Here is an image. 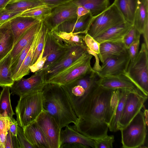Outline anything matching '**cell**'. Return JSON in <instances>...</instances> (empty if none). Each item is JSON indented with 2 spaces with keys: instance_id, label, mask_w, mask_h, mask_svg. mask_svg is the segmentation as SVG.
<instances>
[{
  "instance_id": "2",
  "label": "cell",
  "mask_w": 148,
  "mask_h": 148,
  "mask_svg": "<svg viewBox=\"0 0 148 148\" xmlns=\"http://www.w3.org/2000/svg\"><path fill=\"white\" fill-rule=\"evenodd\" d=\"M42 93L43 110L54 119L61 129L71 123H76L78 117L60 85L47 83Z\"/></svg>"
},
{
  "instance_id": "44",
  "label": "cell",
  "mask_w": 148,
  "mask_h": 148,
  "mask_svg": "<svg viewBox=\"0 0 148 148\" xmlns=\"http://www.w3.org/2000/svg\"><path fill=\"white\" fill-rule=\"evenodd\" d=\"M43 51V50L36 62L30 67V71L31 72L35 73L43 67L46 60V58L42 56Z\"/></svg>"
},
{
  "instance_id": "52",
  "label": "cell",
  "mask_w": 148,
  "mask_h": 148,
  "mask_svg": "<svg viewBox=\"0 0 148 148\" xmlns=\"http://www.w3.org/2000/svg\"><path fill=\"white\" fill-rule=\"evenodd\" d=\"M20 0H10V1L9 2V3H12L16 2V1H20Z\"/></svg>"
},
{
  "instance_id": "22",
  "label": "cell",
  "mask_w": 148,
  "mask_h": 148,
  "mask_svg": "<svg viewBox=\"0 0 148 148\" xmlns=\"http://www.w3.org/2000/svg\"><path fill=\"white\" fill-rule=\"evenodd\" d=\"M23 129L26 138L35 148H50L45 136L35 121Z\"/></svg>"
},
{
  "instance_id": "46",
  "label": "cell",
  "mask_w": 148,
  "mask_h": 148,
  "mask_svg": "<svg viewBox=\"0 0 148 148\" xmlns=\"http://www.w3.org/2000/svg\"><path fill=\"white\" fill-rule=\"evenodd\" d=\"M87 51L89 54L92 55L95 58V62L93 67H92V69L94 71L97 73L99 72L101 69V66L99 64V59L98 54L88 49H87Z\"/></svg>"
},
{
  "instance_id": "32",
  "label": "cell",
  "mask_w": 148,
  "mask_h": 148,
  "mask_svg": "<svg viewBox=\"0 0 148 148\" xmlns=\"http://www.w3.org/2000/svg\"><path fill=\"white\" fill-rule=\"evenodd\" d=\"M51 10L45 5L38 6L23 12L19 15L32 17L40 21H44L50 14Z\"/></svg>"
},
{
  "instance_id": "42",
  "label": "cell",
  "mask_w": 148,
  "mask_h": 148,
  "mask_svg": "<svg viewBox=\"0 0 148 148\" xmlns=\"http://www.w3.org/2000/svg\"><path fill=\"white\" fill-rule=\"evenodd\" d=\"M22 12H13L5 8L0 10V22H5L19 15Z\"/></svg>"
},
{
  "instance_id": "10",
  "label": "cell",
  "mask_w": 148,
  "mask_h": 148,
  "mask_svg": "<svg viewBox=\"0 0 148 148\" xmlns=\"http://www.w3.org/2000/svg\"><path fill=\"white\" fill-rule=\"evenodd\" d=\"M147 98L142 93L129 91L119 121L118 130L125 127L141 110Z\"/></svg>"
},
{
  "instance_id": "47",
  "label": "cell",
  "mask_w": 148,
  "mask_h": 148,
  "mask_svg": "<svg viewBox=\"0 0 148 148\" xmlns=\"http://www.w3.org/2000/svg\"><path fill=\"white\" fill-rule=\"evenodd\" d=\"M88 147L81 144L75 143H66L62 144L60 148H87Z\"/></svg>"
},
{
  "instance_id": "53",
  "label": "cell",
  "mask_w": 148,
  "mask_h": 148,
  "mask_svg": "<svg viewBox=\"0 0 148 148\" xmlns=\"http://www.w3.org/2000/svg\"><path fill=\"white\" fill-rule=\"evenodd\" d=\"M4 23L3 22H0V26Z\"/></svg>"
},
{
  "instance_id": "6",
  "label": "cell",
  "mask_w": 148,
  "mask_h": 148,
  "mask_svg": "<svg viewBox=\"0 0 148 148\" xmlns=\"http://www.w3.org/2000/svg\"><path fill=\"white\" fill-rule=\"evenodd\" d=\"M93 56L88 52L71 65L47 81L60 85L72 83L93 71L90 62Z\"/></svg>"
},
{
  "instance_id": "40",
  "label": "cell",
  "mask_w": 148,
  "mask_h": 148,
  "mask_svg": "<svg viewBox=\"0 0 148 148\" xmlns=\"http://www.w3.org/2000/svg\"><path fill=\"white\" fill-rule=\"evenodd\" d=\"M84 40L87 49L90 50L97 54L99 53L100 43L87 34L85 35Z\"/></svg>"
},
{
  "instance_id": "24",
  "label": "cell",
  "mask_w": 148,
  "mask_h": 148,
  "mask_svg": "<svg viewBox=\"0 0 148 148\" xmlns=\"http://www.w3.org/2000/svg\"><path fill=\"white\" fill-rule=\"evenodd\" d=\"M51 32L57 40L61 44L68 47L79 46L87 49L84 40L85 34L54 31Z\"/></svg>"
},
{
  "instance_id": "1",
  "label": "cell",
  "mask_w": 148,
  "mask_h": 148,
  "mask_svg": "<svg viewBox=\"0 0 148 148\" xmlns=\"http://www.w3.org/2000/svg\"><path fill=\"white\" fill-rule=\"evenodd\" d=\"M119 89L103 88L96 83L89 91L82 105L76 123L79 132L94 140L108 135Z\"/></svg>"
},
{
  "instance_id": "33",
  "label": "cell",
  "mask_w": 148,
  "mask_h": 148,
  "mask_svg": "<svg viewBox=\"0 0 148 148\" xmlns=\"http://www.w3.org/2000/svg\"><path fill=\"white\" fill-rule=\"evenodd\" d=\"M10 87H3L0 94V114L6 112L8 116L12 119L15 114L12 110L10 99Z\"/></svg>"
},
{
  "instance_id": "14",
  "label": "cell",
  "mask_w": 148,
  "mask_h": 148,
  "mask_svg": "<svg viewBox=\"0 0 148 148\" xmlns=\"http://www.w3.org/2000/svg\"><path fill=\"white\" fill-rule=\"evenodd\" d=\"M130 62L128 54L112 56L105 60L97 74L99 77L125 74Z\"/></svg>"
},
{
  "instance_id": "9",
  "label": "cell",
  "mask_w": 148,
  "mask_h": 148,
  "mask_svg": "<svg viewBox=\"0 0 148 148\" xmlns=\"http://www.w3.org/2000/svg\"><path fill=\"white\" fill-rule=\"evenodd\" d=\"M35 121L45 136L50 148H60L62 129L54 119L43 110Z\"/></svg>"
},
{
  "instance_id": "12",
  "label": "cell",
  "mask_w": 148,
  "mask_h": 148,
  "mask_svg": "<svg viewBox=\"0 0 148 148\" xmlns=\"http://www.w3.org/2000/svg\"><path fill=\"white\" fill-rule=\"evenodd\" d=\"M70 47L58 41L49 29L46 35L42 54V56L45 57L46 60L42 69L45 70L56 62Z\"/></svg>"
},
{
  "instance_id": "11",
  "label": "cell",
  "mask_w": 148,
  "mask_h": 148,
  "mask_svg": "<svg viewBox=\"0 0 148 148\" xmlns=\"http://www.w3.org/2000/svg\"><path fill=\"white\" fill-rule=\"evenodd\" d=\"M87 53V49L81 46L76 45L71 47L65 54L56 62L43 70L46 83Z\"/></svg>"
},
{
  "instance_id": "51",
  "label": "cell",
  "mask_w": 148,
  "mask_h": 148,
  "mask_svg": "<svg viewBox=\"0 0 148 148\" xmlns=\"http://www.w3.org/2000/svg\"><path fill=\"white\" fill-rule=\"evenodd\" d=\"M10 0H0V10L5 8Z\"/></svg>"
},
{
  "instance_id": "29",
  "label": "cell",
  "mask_w": 148,
  "mask_h": 148,
  "mask_svg": "<svg viewBox=\"0 0 148 148\" xmlns=\"http://www.w3.org/2000/svg\"><path fill=\"white\" fill-rule=\"evenodd\" d=\"M148 21V0H139L135 12L133 25L142 34L144 26Z\"/></svg>"
},
{
  "instance_id": "39",
  "label": "cell",
  "mask_w": 148,
  "mask_h": 148,
  "mask_svg": "<svg viewBox=\"0 0 148 148\" xmlns=\"http://www.w3.org/2000/svg\"><path fill=\"white\" fill-rule=\"evenodd\" d=\"M16 137L20 148H35L25 136L23 128L19 125L18 126Z\"/></svg>"
},
{
  "instance_id": "37",
  "label": "cell",
  "mask_w": 148,
  "mask_h": 148,
  "mask_svg": "<svg viewBox=\"0 0 148 148\" xmlns=\"http://www.w3.org/2000/svg\"><path fill=\"white\" fill-rule=\"evenodd\" d=\"M95 141V148H112L114 142L113 135H108L99 138L94 140Z\"/></svg>"
},
{
  "instance_id": "3",
  "label": "cell",
  "mask_w": 148,
  "mask_h": 148,
  "mask_svg": "<svg viewBox=\"0 0 148 148\" xmlns=\"http://www.w3.org/2000/svg\"><path fill=\"white\" fill-rule=\"evenodd\" d=\"M43 101L42 91L20 97L15 108L18 125L23 129L35 121L43 110Z\"/></svg>"
},
{
  "instance_id": "5",
  "label": "cell",
  "mask_w": 148,
  "mask_h": 148,
  "mask_svg": "<svg viewBox=\"0 0 148 148\" xmlns=\"http://www.w3.org/2000/svg\"><path fill=\"white\" fill-rule=\"evenodd\" d=\"M146 116L141 110L124 128L121 129L122 147L136 148L144 145L147 134Z\"/></svg>"
},
{
  "instance_id": "41",
  "label": "cell",
  "mask_w": 148,
  "mask_h": 148,
  "mask_svg": "<svg viewBox=\"0 0 148 148\" xmlns=\"http://www.w3.org/2000/svg\"><path fill=\"white\" fill-rule=\"evenodd\" d=\"M140 35V34L138 36L136 40L127 49L130 61L133 60L138 54Z\"/></svg>"
},
{
  "instance_id": "21",
  "label": "cell",
  "mask_w": 148,
  "mask_h": 148,
  "mask_svg": "<svg viewBox=\"0 0 148 148\" xmlns=\"http://www.w3.org/2000/svg\"><path fill=\"white\" fill-rule=\"evenodd\" d=\"M10 20L0 26V61L11 52L14 45V38Z\"/></svg>"
},
{
  "instance_id": "43",
  "label": "cell",
  "mask_w": 148,
  "mask_h": 148,
  "mask_svg": "<svg viewBox=\"0 0 148 148\" xmlns=\"http://www.w3.org/2000/svg\"><path fill=\"white\" fill-rule=\"evenodd\" d=\"M20 148L16 136L13 135L9 130L7 135L5 148Z\"/></svg>"
},
{
  "instance_id": "4",
  "label": "cell",
  "mask_w": 148,
  "mask_h": 148,
  "mask_svg": "<svg viewBox=\"0 0 148 148\" xmlns=\"http://www.w3.org/2000/svg\"><path fill=\"white\" fill-rule=\"evenodd\" d=\"M125 75L145 95H148V48L142 44L136 57L130 61Z\"/></svg>"
},
{
  "instance_id": "36",
  "label": "cell",
  "mask_w": 148,
  "mask_h": 148,
  "mask_svg": "<svg viewBox=\"0 0 148 148\" xmlns=\"http://www.w3.org/2000/svg\"><path fill=\"white\" fill-rule=\"evenodd\" d=\"M34 37L23 49L18 56L15 62L11 65V69L14 80L33 42Z\"/></svg>"
},
{
  "instance_id": "18",
  "label": "cell",
  "mask_w": 148,
  "mask_h": 148,
  "mask_svg": "<svg viewBox=\"0 0 148 148\" xmlns=\"http://www.w3.org/2000/svg\"><path fill=\"white\" fill-rule=\"evenodd\" d=\"M128 53L123 41H106L100 43L98 57L102 63L107 59L114 56H121Z\"/></svg>"
},
{
  "instance_id": "7",
  "label": "cell",
  "mask_w": 148,
  "mask_h": 148,
  "mask_svg": "<svg viewBox=\"0 0 148 148\" xmlns=\"http://www.w3.org/2000/svg\"><path fill=\"white\" fill-rule=\"evenodd\" d=\"M125 21L113 2L101 13L94 16L87 34L95 38L112 27Z\"/></svg>"
},
{
  "instance_id": "13",
  "label": "cell",
  "mask_w": 148,
  "mask_h": 148,
  "mask_svg": "<svg viewBox=\"0 0 148 148\" xmlns=\"http://www.w3.org/2000/svg\"><path fill=\"white\" fill-rule=\"evenodd\" d=\"M77 7L72 1L56 6L51 9L49 15L43 21L52 31L63 22L77 17Z\"/></svg>"
},
{
  "instance_id": "30",
  "label": "cell",
  "mask_w": 148,
  "mask_h": 148,
  "mask_svg": "<svg viewBox=\"0 0 148 148\" xmlns=\"http://www.w3.org/2000/svg\"><path fill=\"white\" fill-rule=\"evenodd\" d=\"M39 29L34 36L33 42L14 79V81L18 80L29 74L30 67L31 65L34 51L37 43Z\"/></svg>"
},
{
  "instance_id": "23",
  "label": "cell",
  "mask_w": 148,
  "mask_h": 148,
  "mask_svg": "<svg viewBox=\"0 0 148 148\" xmlns=\"http://www.w3.org/2000/svg\"><path fill=\"white\" fill-rule=\"evenodd\" d=\"M42 23V21H40L28 29L14 45L10 52L12 58L11 64L15 62L21 52L39 30Z\"/></svg>"
},
{
  "instance_id": "35",
  "label": "cell",
  "mask_w": 148,
  "mask_h": 148,
  "mask_svg": "<svg viewBox=\"0 0 148 148\" xmlns=\"http://www.w3.org/2000/svg\"><path fill=\"white\" fill-rule=\"evenodd\" d=\"M11 123L6 112L0 114V148H5L6 136Z\"/></svg>"
},
{
  "instance_id": "25",
  "label": "cell",
  "mask_w": 148,
  "mask_h": 148,
  "mask_svg": "<svg viewBox=\"0 0 148 148\" xmlns=\"http://www.w3.org/2000/svg\"><path fill=\"white\" fill-rule=\"evenodd\" d=\"M130 90L125 89H119L118 98L116 103L112 116L109 124L110 131L116 132L118 130L119 121L123 112L125 101Z\"/></svg>"
},
{
  "instance_id": "27",
  "label": "cell",
  "mask_w": 148,
  "mask_h": 148,
  "mask_svg": "<svg viewBox=\"0 0 148 148\" xmlns=\"http://www.w3.org/2000/svg\"><path fill=\"white\" fill-rule=\"evenodd\" d=\"M72 1L77 6L86 8L93 16L99 15L110 5V0H73Z\"/></svg>"
},
{
  "instance_id": "16",
  "label": "cell",
  "mask_w": 148,
  "mask_h": 148,
  "mask_svg": "<svg viewBox=\"0 0 148 148\" xmlns=\"http://www.w3.org/2000/svg\"><path fill=\"white\" fill-rule=\"evenodd\" d=\"M94 17L90 12L81 17L77 21V17L67 20L58 25L53 31L86 34Z\"/></svg>"
},
{
  "instance_id": "49",
  "label": "cell",
  "mask_w": 148,
  "mask_h": 148,
  "mask_svg": "<svg viewBox=\"0 0 148 148\" xmlns=\"http://www.w3.org/2000/svg\"><path fill=\"white\" fill-rule=\"evenodd\" d=\"M12 123L10 126L9 130L12 134L14 136H16L18 124L16 120L12 117L11 119Z\"/></svg>"
},
{
  "instance_id": "8",
  "label": "cell",
  "mask_w": 148,
  "mask_h": 148,
  "mask_svg": "<svg viewBox=\"0 0 148 148\" xmlns=\"http://www.w3.org/2000/svg\"><path fill=\"white\" fill-rule=\"evenodd\" d=\"M47 83L44 70L41 69L35 72L30 77H22L14 81L10 87L11 94L19 97L25 94L42 91Z\"/></svg>"
},
{
  "instance_id": "38",
  "label": "cell",
  "mask_w": 148,
  "mask_h": 148,
  "mask_svg": "<svg viewBox=\"0 0 148 148\" xmlns=\"http://www.w3.org/2000/svg\"><path fill=\"white\" fill-rule=\"evenodd\" d=\"M140 34L133 25L125 35L123 39L124 44L127 49L134 41L138 36Z\"/></svg>"
},
{
  "instance_id": "50",
  "label": "cell",
  "mask_w": 148,
  "mask_h": 148,
  "mask_svg": "<svg viewBox=\"0 0 148 148\" xmlns=\"http://www.w3.org/2000/svg\"><path fill=\"white\" fill-rule=\"evenodd\" d=\"M142 34L143 35L144 43L146 47L148 48V21L145 24Z\"/></svg>"
},
{
  "instance_id": "26",
  "label": "cell",
  "mask_w": 148,
  "mask_h": 148,
  "mask_svg": "<svg viewBox=\"0 0 148 148\" xmlns=\"http://www.w3.org/2000/svg\"><path fill=\"white\" fill-rule=\"evenodd\" d=\"M139 0H114L115 4L125 21L133 24L135 12Z\"/></svg>"
},
{
  "instance_id": "20",
  "label": "cell",
  "mask_w": 148,
  "mask_h": 148,
  "mask_svg": "<svg viewBox=\"0 0 148 148\" xmlns=\"http://www.w3.org/2000/svg\"><path fill=\"white\" fill-rule=\"evenodd\" d=\"M14 38V45L22 35L32 26L40 21L29 17L17 16L9 21Z\"/></svg>"
},
{
  "instance_id": "19",
  "label": "cell",
  "mask_w": 148,
  "mask_h": 148,
  "mask_svg": "<svg viewBox=\"0 0 148 148\" xmlns=\"http://www.w3.org/2000/svg\"><path fill=\"white\" fill-rule=\"evenodd\" d=\"M133 25L125 21L112 27L94 38L99 43L106 41H123Z\"/></svg>"
},
{
  "instance_id": "48",
  "label": "cell",
  "mask_w": 148,
  "mask_h": 148,
  "mask_svg": "<svg viewBox=\"0 0 148 148\" xmlns=\"http://www.w3.org/2000/svg\"><path fill=\"white\" fill-rule=\"evenodd\" d=\"M89 13H90L89 11L84 7L82 6H78L76 11L77 15L76 21H78L82 16Z\"/></svg>"
},
{
  "instance_id": "31",
  "label": "cell",
  "mask_w": 148,
  "mask_h": 148,
  "mask_svg": "<svg viewBox=\"0 0 148 148\" xmlns=\"http://www.w3.org/2000/svg\"><path fill=\"white\" fill-rule=\"evenodd\" d=\"M45 5L40 0H21L8 3L5 8L13 12H22L34 7Z\"/></svg>"
},
{
  "instance_id": "17",
  "label": "cell",
  "mask_w": 148,
  "mask_h": 148,
  "mask_svg": "<svg viewBox=\"0 0 148 148\" xmlns=\"http://www.w3.org/2000/svg\"><path fill=\"white\" fill-rule=\"evenodd\" d=\"M61 145L64 143H75L82 144L88 148H95V141L78 131L73 125H69L61 130Z\"/></svg>"
},
{
  "instance_id": "15",
  "label": "cell",
  "mask_w": 148,
  "mask_h": 148,
  "mask_svg": "<svg viewBox=\"0 0 148 148\" xmlns=\"http://www.w3.org/2000/svg\"><path fill=\"white\" fill-rule=\"evenodd\" d=\"M96 83L99 86L107 89H125L143 94L125 74L99 77Z\"/></svg>"
},
{
  "instance_id": "45",
  "label": "cell",
  "mask_w": 148,
  "mask_h": 148,
  "mask_svg": "<svg viewBox=\"0 0 148 148\" xmlns=\"http://www.w3.org/2000/svg\"><path fill=\"white\" fill-rule=\"evenodd\" d=\"M51 9L59 5L71 1L73 0H40Z\"/></svg>"
},
{
  "instance_id": "28",
  "label": "cell",
  "mask_w": 148,
  "mask_h": 148,
  "mask_svg": "<svg viewBox=\"0 0 148 148\" xmlns=\"http://www.w3.org/2000/svg\"><path fill=\"white\" fill-rule=\"evenodd\" d=\"M12 58L10 53L0 61V86L10 87L14 81L11 69Z\"/></svg>"
},
{
  "instance_id": "34",
  "label": "cell",
  "mask_w": 148,
  "mask_h": 148,
  "mask_svg": "<svg viewBox=\"0 0 148 148\" xmlns=\"http://www.w3.org/2000/svg\"><path fill=\"white\" fill-rule=\"evenodd\" d=\"M49 29L45 22L42 21L39 30L38 37L34 51L31 66L36 62L43 51L46 35Z\"/></svg>"
}]
</instances>
